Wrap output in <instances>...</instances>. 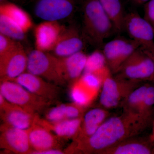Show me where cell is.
I'll return each instance as SVG.
<instances>
[{
    "instance_id": "28",
    "label": "cell",
    "mask_w": 154,
    "mask_h": 154,
    "mask_svg": "<svg viewBox=\"0 0 154 154\" xmlns=\"http://www.w3.org/2000/svg\"><path fill=\"white\" fill-rule=\"evenodd\" d=\"M154 85L149 84L139 110V114L146 118L153 120Z\"/></svg>"
},
{
    "instance_id": "12",
    "label": "cell",
    "mask_w": 154,
    "mask_h": 154,
    "mask_svg": "<svg viewBox=\"0 0 154 154\" xmlns=\"http://www.w3.org/2000/svg\"><path fill=\"white\" fill-rule=\"evenodd\" d=\"M0 148L15 154H30L28 130L19 129L2 124L0 127Z\"/></svg>"
},
{
    "instance_id": "16",
    "label": "cell",
    "mask_w": 154,
    "mask_h": 154,
    "mask_svg": "<svg viewBox=\"0 0 154 154\" xmlns=\"http://www.w3.org/2000/svg\"><path fill=\"white\" fill-rule=\"evenodd\" d=\"M66 26L59 21H44L35 29L36 49L41 51H52Z\"/></svg>"
},
{
    "instance_id": "1",
    "label": "cell",
    "mask_w": 154,
    "mask_h": 154,
    "mask_svg": "<svg viewBox=\"0 0 154 154\" xmlns=\"http://www.w3.org/2000/svg\"><path fill=\"white\" fill-rule=\"evenodd\" d=\"M153 120L137 113L122 111L109 117L92 136L79 142H72L66 153L100 154L128 138L139 135L152 125Z\"/></svg>"
},
{
    "instance_id": "20",
    "label": "cell",
    "mask_w": 154,
    "mask_h": 154,
    "mask_svg": "<svg viewBox=\"0 0 154 154\" xmlns=\"http://www.w3.org/2000/svg\"><path fill=\"white\" fill-rule=\"evenodd\" d=\"M88 56L82 51L66 57H59L61 74L66 83L71 84L83 74Z\"/></svg>"
},
{
    "instance_id": "22",
    "label": "cell",
    "mask_w": 154,
    "mask_h": 154,
    "mask_svg": "<svg viewBox=\"0 0 154 154\" xmlns=\"http://www.w3.org/2000/svg\"><path fill=\"white\" fill-rule=\"evenodd\" d=\"M87 107L72 102L61 104L48 108L45 113V119L51 122H57L68 119L83 117Z\"/></svg>"
},
{
    "instance_id": "13",
    "label": "cell",
    "mask_w": 154,
    "mask_h": 154,
    "mask_svg": "<svg viewBox=\"0 0 154 154\" xmlns=\"http://www.w3.org/2000/svg\"><path fill=\"white\" fill-rule=\"evenodd\" d=\"M28 54L20 43L12 52L0 57V80L13 81L27 71Z\"/></svg>"
},
{
    "instance_id": "19",
    "label": "cell",
    "mask_w": 154,
    "mask_h": 154,
    "mask_svg": "<svg viewBox=\"0 0 154 154\" xmlns=\"http://www.w3.org/2000/svg\"><path fill=\"white\" fill-rule=\"evenodd\" d=\"M110 116L108 110L102 107L86 111L83 116L79 132L73 142H79L91 137Z\"/></svg>"
},
{
    "instance_id": "27",
    "label": "cell",
    "mask_w": 154,
    "mask_h": 154,
    "mask_svg": "<svg viewBox=\"0 0 154 154\" xmlns=\"http://www.w3.org/2000/svg\"><path fill=\"white\" fill-rule=\"evenodd\" d=\"M25 33L13 20L7 16L0 14V34L19 41L25 39Z\"/></svg>"
},
{
    "instance_id": "11",
    "label": "cell",
    "mask_w": 154,
    "mask_h": 154,
    "mask_svg": "<svg viewBox=\"0 0 154 154\" xmlns=\"http://www.w3.org/2000/svg\"><path fill=\"white\" fill-rule=\"evenodd\" d=\"M0 116L2 124L24 130L29 129L40 117L38 114L30 113L8 102L1 94Z\"/></svg>"
},
{
    "instance_id": "5",
    "label": "cell",
    "mask_w": 154,
    "mask_h": 154,
    "mask_svg": "<svg viewBox=\"0 0 154 154\" xmlns=\"http://www.w3.org/2000/svg\"><path fill=\"white\" fill-rule=\"evenodd\" d=\"M27 71L58 86L66 84L61 74L59 57L36 49L28 54Z\"/></svg>"
},
{
    "instance_id": "6",
    "label": "cell",
    "mask_w": 154,
    "mask_h": 154,
    "mask_svg": "<svg viewBox=\"0 0 154 154\" xmlns=\"http://www.w3.org/2000/svg\"><path fill=\"white\" fill-rule=\"evenodd\" d=\"M142 83L110 75L102 83L99 95L100 105L107 110L121 107L128 95Z\"/></svg>"
},
{
    "instance_id": "14",
    "label": "cell",
    "mask_w": 154,
    "mask_h": 154,
    "mask_svg": "<svg viewBox=\"0 0 154 154\" xmlns=\"http://www.w3.org/2000/svg\"><path fill=\"white\" fill-rule=\"evenodd\" d=\"M13 82L35 95L54 103L60 95L59 86L50 82L41 77L26 72Z\"/></svg>"
},
{
    "instance_id": "2",
    "label": "cell",
    "mask_w": 154,
    "mask_h": 154,
    "mask_svg": "<svg viewBox=\"0 0 154 154\" xmlns=\"http://www.w3.org/2000/svg\"><path fill=\"white\" fill-rule=\"evenodd\" d=\"M82 34L86 42L98 49L115 29L99 0H81Z\"/></svg>"
},
{
    "instance_id": "15",
    "label": "cell",
    "mask_w": 154,
    "mask_h": 154,
    "mask_svg": "<svg viewBox=\"0 0 154 154\" xmlns=\"http://www.w3.org/2000/svg\"><path fill=\"white\" fill-rule=\"evenodd\" d=\"M86 43L81 30L71 25L65 27L51 51L57 57H66L82 51Z\"/></svg>"
},
{
    "instance_id": "25",
    "label": "cell",
    "mask_w": 154,
    "mask_h": 154,
    "mask_svg": "<svg viewBox=\"0 0 154 154\" xmlns=\"http://www.w3.org/2000/svg\"><path fill=\"white\" fill-rule=\"evenodd\" d=\"M102 8L109 17L115 32L120 33L124 30L125 14L121 0H99Z\"/></svg>"
},
{
    "instance_id": "17",
    "label": "cell",
    "mask_w": 154,
    "mask_h": 154,
    "mask_svg": "<svg viewBox=\"0 0 154 154\" xmlns=\"http://www.w3.org/2000/svg\"><path fill=\"white\" fill-rule=\"evenodd\" d=\"M135 136L101 152L100 154H154V142L149 137Z\"/></svg>"
},
{
    "instance_id": "26",
    "label": "cell",
    "mask_w": 154,
    "mask_h": 154,
    "mask_svg": "<svg viewBox=\"0 0 154 154\" xmlns=\"http://www.w3.org/2000/svg\"><path fill=\"white\" fill-rule=\"evenodd\" d=\"M149 84H141L131 93L122 104V111L139 114L140 109Z\"/></svg>"
},
{
    "instance_id": "8",
    "label": "cell",
    "mask_w": 154,
    "mask_h": 154,
    "mask_svg": "<svg viewBox=\"0 0 154 154\" xmlns=\"http://www.w3.org/2000/svg\"><path fill=\"white\" fill-rule=\"evenodd\" d=\"M80 0H35L34 13L44 21H59L70 18Z\"/></svg>"
},
{
    "instance_id": "10",
    "label": "cell",
    "mask_w": 154,
    "mask_h": 154,
    "mask_svg": "<svg viewBox=\"0 0 154 154\" xmlns=\"http://www.w3.org/2000/svg\"><path fill=\"white\" fill-rule=\"evenodd\" d=\"M102 82L95 75L83 73L72 83L70 97L72 102L87 107L100 94Z\"/></svg>"
},
{
    "instance_id": "18",
    "label": "cell",
    "mask_w": 154,
    "mask_h": 154,
    "mask_svg": "<svg viewBox=\"0 0 154 154\" xmlns=\"http://www.w3.org/2000/svg\"><path fill=\"white\" fill-rule=\"evenodd\" d=\"M28 131L30 146L33 151L62 149L64 140L38 123L33 125L28 129Z\"/></svg>"
},
{
    "instance_id": "29",
    "label": "cell",
    "mask_w": 154,
    "mask_h": 154,
    "mask_svg": "<svg viewBox=\"0 0 154 154\" xmlns=\"http://www.w3.org/2000/svg\"><path fill=\"white\" fill-rule=\"evenodd\" d=\"M20 44L19 41L0 34V57L12 52Z\"/></svg>"
},
{
    "instance_id": "24",
    "label": "cell",
    "mask_w": 154,
    "mask_h": 154,
    "mask_svg": "<svg viewBox=\"0 0 154 154\" xmlns=\"http://www.w3.org/2000/svg\"><path fill=\"white\" fill-rule=\"evenodd\" d=\"M0 14L5 15L19 25L25 33L32 28V19L28 13L17 5L10 2L1 3Z\"/></svg>"
},
{
    "instance_id": "33",
    "label": "cell",
    "mask_w": 154,
    "mask_h": 154,
    "mask_svg": "<svg viewBox=\"0 0 154 154\" xmlns=\"http://www.w3.org/2000/svg\"><path fill=\"white\" fill-rule=\"evenodd\" d=\"M135 2L137 3V4H139V5H141V4H146V3L147 2L150 0H132Z\"/></svg>"
},
{
    "instance_id": "3",
    "label": "cell",
    "mask_w": 154,
    "mask_h": 154,
    "mask_svg": "<svg viewBox=\"0 0 154 154\" xmlns=\"http://www.w3.org/2000/svg\"><path fill=\"white\" fill-rule=\"evenodd\" d=\"M0 94L10 103L38 115L45 112L54 103L31 93L13 81H1Z\"/></svg>"
},
{
    "instance_id": "34",
    "label": "cell",
    "mask_w": 154,
    "mask_h": 154,
    "mask_svg": "<svg viewBox=\"0 0 154 154\" xmlns=\"http://www.w3.org/2000/svg\"><path fill=\"white\" fill-rule=\"evenodd\" d=\"M9 0H0V2L1 3L6 2H9Z\"/></svg>"
},
{
    "instance_id": "30",
    "label": "cell",
    "mask_w": 154,
    "mask_h": 154,
    "mask_svg": "<svg viewBox=\"0 0 154 154\" xmlns=\"http://www.w3.org/2000/svg\"><path fill=\"white\" fill-rule=\"evenodd\" d=\"M143 18L152 25L154 30V0H150L145 4Z\"/></svg>"
},
{
    "instance_id": "9",
    "label": "cell",
    "mask_w": 154,
    "mask_h": 154,
    "mask_svg": "<svg viewBox=\"0 0 154 154\" xmlns=\"http://www.w3.org/2000/svg\"><path fill=\"white\" fill-rule=\"evenodd\" d=\"M139 47V44L136 42L122 37L115 38L104 45L102 51L113 75L117 73L126 60Z\"/></svg>"
},
{
    "instance_id": "21",
    "label": "cell",
    "mask_w": 154,
    "mask_h": 154,
    "mask_svg": "<svg viewBox=\"0 0 154 154\" xmlns=\"http://www.w3.org/2000/svg\"><path fill=\"white\" fill-rule=\"evenodd\" d=\"M83 117L57 122H50L39 117L36 123L48 129L57 137L64 140H74L79 132Z\"/></svg>"
},
{
    "instance_id": "7",
    "label": "cell",
    "mask_w": 154,
    "mask_h": 154,
    "mask_svg": "<svg viewBox=\"0 0 154 154\" xmlns=\"http://www.w3.org/2000/svg\"><path fill=\"white\" fill-rule=\"evenodd\" d=\"M124 30L139 44L141 49L154 57V30L144 18L136 12L126 14Z\"/></svg>"
},
{
    "instance_id": "4",
    "label": "cell",
    "mask_w": 154,
    "mask_h": 154,
    "mask_svg": "<svg viewBox=\"0 0 154 154\" xmlns=\"http://www.w3.org/2000/svg\"><path fill=\"white\" fill-rule=\"evenodd\" d=\"M115 76L154 83V57L139 48L121 66Z\"/></svg>"
},
{
    "instance_id": "35",
    "label": "cell",
    "mask_w": 154,
    "mask_h": 154,
    "mask_svg": "<svg viewBox=\"0 0 154 154\" xmlns=\"http://www.w3.org/2000/svg\"><path fill=\"white\" fill-rule=\"evenodd\" d=\"M15 1H20V2H26V1H31V0H15Z\"/></svg>"
},
{
    "instance_id": "31",
    "label": "cell",
    "mask_w": 154,
    "mask_h": 154,
    "mask_svg": "<svg viewBox=\"0 0 154 154\" xmlns=\"http://www.w3.org/2000/svg\"><path fill=\"white\" fill-rule=\"evenodd\" d=\"M65 152L61 149H51L45 150L41 151H35L32 150L30 154H63Z\"/></svg>"
},
{
    "instance_id": "23",
    "label": "cell",
    "mask_w": 154,
    "mask_h": 154,
    "mask_svg": "<svg viewBox=\"0 0 154 154\" xmlns=\"http://www.w3.org/2000/svg\"><path fill=\"white\" fill-rule=\"evenodd\" d=\"M83 73L95 75L102 81V83L106 78L113 74L107 66L102 51L99 49L88 56Z\"/></svg>"
},
{
    "instance_id": "32",
    "label": "cell",
    "mask_w": 154,
    "mask_h": 154,
    "mask_svg": "<svg viewBox=\"0 0 154 154\" xmlns=\"http://www.w3.org/2000/svg\"><path fill=\"white\" fill-rule=\"evenodd\" d=\"M152 132L150 135L149 136L150 138L154 142V118L152 123Z\"/></svg>"
}]
</instances>
